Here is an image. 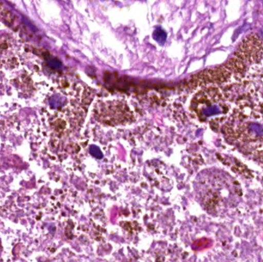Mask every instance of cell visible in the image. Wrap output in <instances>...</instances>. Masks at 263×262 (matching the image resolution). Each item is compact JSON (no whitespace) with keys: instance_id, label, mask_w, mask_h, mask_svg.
I'll return each instance as SVG.
<instances>
[{"instance_id":"cell-2","label":"cell","mask_w":263,"mask_h":262,"mask_svg":"<svg viewBox=\"0 0 263 262\" xmlns=\"http://www.w3.org/2000/svg\"><path fill=\"white\" fill-rule=\"evenodd\" d=\"M235 55L247 66L258 63L263 56V42L256 34H251L241 43Z\"/></svg>"},{"instance_id":"cell-1","label":"cell","mask_w":263,"mask_h":262,"mask_svg":"<svg viewBox=\"0 0 263 262\" xmlns=\"http://www.w3.org/2000/svg\"><path fill=\"white\" fill-rule=\"evenodd\" d=\"M97 118L108 124H122L130 119L133 114L126 102L120 99L102 100L94 108Z\"/></svg>"}]
</instances>
